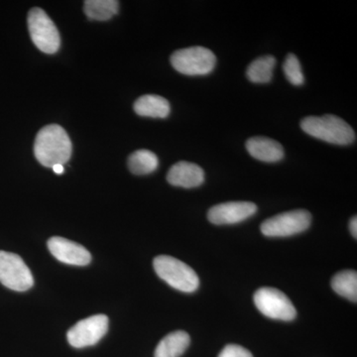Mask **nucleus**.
Wrapping results in <instances>:
<instances>
[{
  "label": "nucleus",
  "mask_w": 357,
  "mask_h": 357,
  "mask_svg": "<svg viewBox=\"0 0 357 357\" xmlns=\"http://www.w3.org/2000/svg\"><path fill=\"white\" fill-rule=\"evenodd\" d=\"M109 330V318L105 314H95L82 321L70 328L67 333L68 342L76 349L91 347L100 342Z\"/></svg>",
  "instance_id": "obj_9"
},
{
  "label": "nucleus",
  "mask_w": 357,
  "mask_h": 357,
  "mask_svg": "<svg viewBox=\"0 0 357 357\" xmlns=\"http://www.w3.org/2000/svg\"><path fill=\"white\" fill-rule=\"evenodd\" d=\"M257 206L251 202H229L213 206L208 218L213 225H234L255 215Z\"/></svg>",
  "instance_id": "obj_10"
},
{
  "label": "nucleus",
  "mask_w": 357,
  "mask_h": 357,
  "mask_svg": "<svg viewBox=\"0 0 357 357\" xmlns=\"http://www.w3.org/2000/svg\"><path fill=\"white\" fill-rule=\"evenodd\" d=\"M332 288L342 297L357 302V273L354 270L338 272L332 279Z\"/></svg>",
  "instance_id": "obj_18"
},
{
  "label": "nucleus",
  "mask_w": 357,
  "mask_h": 357,
  "mask_svg": "<svg viewBox=\"0 0 357 357\" xmlns=\"http://www.w3.org/2000/svg\"><path fill=\"white\" fill-rule=\"evenodd\" d=\"M253 300L256 307L267 318L290 321L297 316V311L293 303L278 289H258Z\"/></svg>",
  "instance_id": "obj_6"
},
{
  "label": "nucleus",
  "mask_w": 357,
  "mask_h": 357,
  "mask_svg": "<svg viewBox=\"0 0 357 357\" xmlns=\"http://www.w3.org/2000/svg\"><path fill=\"white\" fill-rule=\"evenodd\" d=\"M312 215L306 210L286 211L268 218L261 225V232L268 237H287L309 229Z\"/></svg>",
  "instance_id": "obj_8"
},
{
  "label": "nucleus",
  "mask_w": 357,
  "mask_h": 357,
  "mask_svg": "<svg viewBox=\"0 0 357 357\" xmlns=\"http://www.w3.org/2000/svg\"><path fill=\"white\" fill-rule=\"evenodd\" d=\"M246 149L253 158L266 163H275L284 158L283 146L271 138H249L246 142Z\"/></svg>",
  "instance_id": "obj_13"
},
{
  "label": "nucleus",
  "mask_w": 357,
  "mask_h": 357,
  "mask_svg": "<svg viewBox=\"0 0 357 357\" xmlns=\"http://www.w3.org/2000/svg\"><path fill=\"white\" fill-rule=\"evenodd\" d=\"M53 170L54 172L58 174V175H62V174L64 173V166L58 164V165H55L53 167Z\"/></svg>",
  "instance_id": "obj_23"
},
{
  "label": "nucleus",
  "mask_w": 357,
  "mask_h": 357,
  "mask_svg": "<svg viewBox=\"0 0 357 357\" xmlns=\"http://www.w3.org/2000/svg\"><path fill=\"white\" fill-rule=\"evenodd\" d=\"M276 59L273 56H263L257 58L248 66L246 76L255 84H267L273 77Z\"/></svg>",
  "instance_id": "obj_16"
},
{
  "label": "nucleus",
  "mask_w": 357,
  "mask_h": 357,
  "mask_svg": "<svg viewBox=\"0 0 357 357\" xmlns=\"http://www.w3.org/2000/svg\"><path fill=\"white\" fill-rule=\"evenodd\" d=\"M283 70L289 82L293 86H302L305 82L304 74H303L302 66L300 64L299 59L294 54H289L285 59L283 65Z\"/></svg>",
  "instance_id": "obj_20"
},
{
  "label": "nucleus",
  "mask_w": 357,
  "mask_h": 357,
  "mask_svg": "<svg viewBox=\"0 0 357 357\" xmlns=\"http://www.w3.org/2000/svg\"><path fill=\"white\" fill-rule=\"evenodd\" d=\"M119 2L116 0H86L84 11L89 20L105 21L119 13Z\"/></svg>",
  "instance_id": "obj_19"
},
{
  "label": "nucleus",
  "mask_w": 357,
  "mask_h": 357,
  "mask_svg": "<svg viewBox=\"0 0 357 357\" xmlns=\"http://www.w3.org/2000/svg\"><path fill=\"white\" fill-rule=\"evenodd\" d=\"M191 338L184 331H176L166 335L157 345L155 357H180L189 347Z\"/></svg>",
  "instance_id": "obj_15"
},
{
  "label": "nucleus",
  "mask_w": 357,
  "mask_h": 357,
  "mask_svg": "<svg viewBox=\"0 0 357 357\" xmlns=\"http://www.w3.org/2000/svg\"><path fill=\"white\" fill-rule=\"evenodd\" d=\"M48 248L56 259L66 264L86 266L91 261L88 249L63 237L54 236L49 239Z\"/></svg>",
  "instance_id": "obj_11"
},
{
  "label": "nucleus",
  "mask_w": 357,
  "mask_h": 357,
  "mask_svg": "<svg viewBox=\"0 0 357 357\" xmlns=\"http://www.w3.org/2000/svg\"><path fill=\"white\" fill-rule=\"evenodd\" d=\"M167 181L175 187L192 189L203 184L204 172L197 164L181 161L171 167L167 174Z\"/></svg>",
  "instance_id": "obj_12"
},
{
  "label": "nucleus",
  "mask_w": 357,
  "mask_h": 357,
  "mask_svg": "<svg viewBox=\"0 0 357 357\" xmlns=\"http://www.w3.org/2000/svg\"><path fill=\"white\" fill-rule=\"evenodd\" d=\"M218 357H253L245 347L237 344H229L218 354Z\"/></svg>",
  "instance_id": "obj_21"
},
{
  "label": "nucleus",
  "mask_w": 357,
  "mask_h": 357,
  "mask_svg": "<svg viewBox=\"0 0 357 357\" xmlns=\"http://www.w3.org/2000/svg\"><path fill=\"white\" fill-rule=\"evenodd\" d=\"M156 154L149 150L141 149L134 152L128 158V168L134 175H148L158 168Z\"/></svg>",
  "instance_id": "obj_17"
},
{
  "label": "nucleus",
  "mask_w": 357,
  "mask_h": 357,
  "mask_svg": "<svg viewBox=\"0 0 357 357\" xmlns=\"http://www.w3.org/2000/svg\"><path fill=\"white\" fill-rule=\"evenodd\" d=\"M349 229H351V232L352 234V236L354 237V238H357V218L354 217L351 220V222H349Z\"/></svg>",
  "instance_id": "obj_22"
},
{
  "label": "nucleus",
  "mask_w": 357,
  "mask_h": 357,
  "mask_svg": "<svg viewBox=\"0 0 357 357\" xmlns=\"http://www.w3.org/2000/svg\"><path fill=\"white\" fill-rule=\"evenodd\" d=\"M170 62L174 69L185 76H204L215 69L217 57L208 49L195 46L174 52Z\"/></svg>",
  "instance_id": "obj_4"
},
{
  "label": "nucleus",
  "mask_w": 357,
  "mask_h": 357,
  "mask_svg": "<svg viewBox=\"0 0 357 357\" xmlns=\"http://www.w3.org/2000/svg\"><path fill=\"white\" fill-rule=\"evenodd\" d=\"M134 112L140 116L166 119L170 114V103L166 98L156 95L141 96L134 102Z\"/></svg>",
  "instance_id": "obj_14"
},
{
  "label": "nucleus",
  "mask_w": 357,
  "mask_h": 357,
  "mask_svg": "<svg viewBox=\"0 0 357 357\" xmlns=\"http://www.w3.org/2000/svg\"><path fill=\"white\" fill-rule=\"evenodd\" d=\"M155 272L171 287L181 292L198 290L199 279L195 270L172 256L160 255L153 261Z\"/></svg>",
  "instance_id": "obj_3"
},
{
  "label": "nucleus",
  "mask_w": 357,
  "mask_h": 357,
  "mask_svg": "<svg viewBox=\"0 0 357 357\" xmlns=\"http://www.w3.org/2000/svg\"><path fill=\"white\" fill-rule=\"evenodd\" d=\"M28 29L33 43L40 51L55 54L61 46L60 33L43 9L35 7L28 13Z\"/></svg>",
  "instance_id": "obj_5"
},
{
  "label": "nucleus",
  "mask_w": 357,
  "mask_h": 357,
  "mask_svg": "<svg viewBox=\"0 0 357 357\" xmlns=\"http://www.w3.org/2000/svg\"><path fill=\"white\" fill-rule=\"evenodd\" d=\"M0 283L10 290L24 292L32 287L34 279L20 255L0 250Z\"/></svg>",
  "instance_id": "obj_7"
},
{
  "label": "nucleus",
  "mask_w": 357,
  "mask_h": 357,
  "mask_svg": "<svg viewBox=\"0 0 357 357\" xmlns=\"http://www.w3.org/2000/svg\"><path fill=\"white\" fill-rule=\"evenodd\" d=\"M73 145L69 135L62 126L50 124L37 134L34 143V155L41 165L47 168L63 165L72 156Z\"/></svg>",
  "instance_id": "obj_1"
},
{
  "label": "nucleus",
  "mask_w": 357,
  "mask_h": 357,
  "mask_svg": "<svg viewBox=\"0 0 357 357\" xmlns=\"http://www.w3.org/2000/svg\"><path fill=\"white\" fill-rule=\"evenodd\" d=\"M301 128L312 137L335 145H349L356 141V132L340 117L333 114L307 116L301 121Z\"/></svg>",
  "instance_id": "obj_2"
}]
</instances>
